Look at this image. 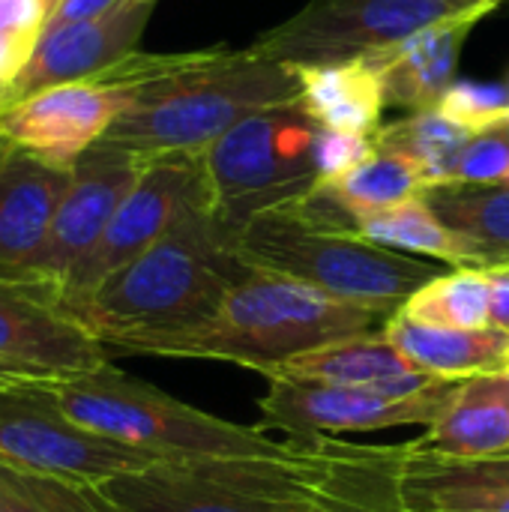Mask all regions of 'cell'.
I'll return each instance as SVG.
<instances>
[{"mask_svg": "<svg viewBox=\"0 0 509 512\" xmlns=\"http://www.w3.org/2000/svg\"><path fill=\"white\" fill-rule=\"evenodd\" d=\"M129 96L102 144L123 147L141 159L195 153L234 129L249 114L300 99L294 63L243 51L129 54L102 75Z\"/></svg>", "mask_w": 509, "mask_h": 512, "instance_id": "cell-1", "label": "cell"}, {"mask_svg": "<svg viewBox=\"0 0 509 512\" xmlns=\"http://www.w3.org/2000/svg\"><path fill=\"white\" fill-rule=\"evenodd\" d=\"M246 273L210 210V192L189 204L144 255L81 300H60L108 351L138 354L147 342L210 321Z\"/></svg>", "mask_w": 509, "mask_h": 512, "instance_id": "cell-2", "label": "cell"}, {"mask_svg": "<svg viewBox=\"0 0 509 512\" xmlns=\"http://www.w3.org/2000/svg\"><path fill=\"white\" fill-rule=\"evenodd\" d=\"M390 318V312L339 300L312 285L246 270L210 321L153 339L138 354L219 360L273 378L306 351L381 333Z\"/></svg>", "mask_w": 509, "mask_h": 512, "instance_id": "cell-3", "label": "cell"}, {"mask_svg": "<svg viewBox=\"0 0 509 512\" xmlns=\"http://www.w3.org/2000/svg\"><path fill=\"white\" fill-rule=\"evenodd\" d=\"M57 405L81 426L159 462L297 459L306 441H276L258 426H240L198 411L171 393L132 378L111 363L96 372L48 384Z\"/></svg>", "mask_w": 509, "mask_h": 512, "instance_id": "cell-4", "label": "cell"}, {"mask_svg": "<svg viewBox=\"0 0 509 512\" xmlns=\"http://www.w3.org/2000/svg\"><path fill=\"white\" fill-rule=\"evenodd\" d=\"M234 258L246 270L303 282L390 315L438 276L435 264L369 243L354 231L318 225L294 204L255 216L234 240Z\"/></svg>", "mask_w": 509, "mask_h": 512, "instance_id": "cell-5", "label": "cell"}, {"mask_svg": "<svg viewBox=\"0 0 509 512\" xmlns=\"http://www.w3.org/2000/svg\"><path fill=\"white\" fill-rule=\"evenodd\" d=\"M318 132L321 123L291 99L249 114L204 150L210 210L231 252L255 216L288 207L321 183Z\"/></svg>", "mask_w": 509, "mask_h": 512, "instance_id": "cell-6", "label": "cell"}, {"mask_svg": "<svg viewBox=\"0 0 509 512\" xmlns=\"http://www.w3.org/2000/svg\"><path fill=\"white\" fill-rule=\"evenodd\" d=\"M318 468L315 438L297 459L159 462L102 489L126 512H291Z\"/></svg>", "mask_w": 509, "mask_h": 512, "instance_id": "cell-7", "label": "cell"}, {"mask_svg": "<svg viewBox=\"0 0 509 512\" xmlns=\"http://www.w3.org/2000/svg\"><path fill=\"white\" fill-rule=\"evenodd\" d=\"M159 465L156 456L75 423L48 384L18 381L0 390V468L30 477L105 486L108 480Z\"/></svg>", "mask_w": 509, "mask_h": 512, "instance_id": "cell-8", "label": "cell"}, {"mask_svg": "<svg viewBox=\"0 0 509 512\" xmlns=\"http://www.w3.org/2000/svg\"><path fill=\"white\" fill-rule=\"evenodd\" d=\"M468 9L462 0H309L249 48L279 63L351 60Z\"/></svg>", "mask_w": 509, "mask_h": 512, "instance_id": "cell-9", "label": "cell"}, {"mask_svg": "<svg viewBox=\"0 0 509 512\" xmlns=\"http://www.w3.org/2000/svg\"><path fill=\"white\" fill-rule=\"evenodd\" d=\"M207 192L210 189L204 174V153H174L147 159L141 177L117 207L96 249L63 282L60 300H81L93 294L108 276L144 255L153 243H159L183 216V210Z\"/></svg>", "mask_w": 509, "mask_h": 512, "instance_id": "cell-10", "label": "cell"}, {"mask_svg": "<svg viewBox=\"0 0 509 512\" xmlns=\"http://www.w3.org/2000/svg\"><path fill=\"white\" fill-rule=\"evenodd\" d=\"M111 363V351L75 321L60 288L42 279H0V369L33 384H57Z\"/></svg>", "mask_w": 509, "mask_h": 512, "instance_id": "cell-11", "label": "cell"}, {"mask_svg": "<svg viewBox=\"0 0 509 512\" xmlns=\"http://www.w3.org/2000/svg\"><path fill=\"white\" fill-rule=\"evenodd\" d=\"M459 381L438 384L411 399H390L372 387H330L294 378H270L258 402V429L288 432L291 441L339 432H378L396 426H432L444 417Z\"/></svg>", "mask_w": 509, "mask_h": 512, "instance_id": "cell-12", "label": "cell"}, {"mask_svg": "<svg viewBox=\"0 0 509 512\" xmlns=\"http://www.w3.org/2000/svg\"><path fill=\"white\" fill-rule=\"evenodd\" d=\"M129 96L105 78L36 90L0 108V138L57 168H72L123 114Z\"/></svg>", "mask_w": 509, "mask_h": 512, "instance_id": "cell-13", "label": "cell"}, {"mask_svg": "<svg viewBox=\"0 0 509 512\" xmlns=\"http://www.w3.org/2000/svg\"><path fill=\"white\" fill-rule=\"evenodd\" d=\"M147 159L123 147L96 144L75 165L69 189L54 213L48 240L27 270V279H42L57 288L96 249L117 207L141 177Z\"/></svg>", "mask_w": 509, "mask_h": 512, "instance_id": "cell-14", "label": "cell"}, {"mask_svg": "<svg viewBox=\"0 0 509 512\" xmlns=\"http://www.w3.org/2000/svg\"><path fill=\"white\" fill-rule=\"evenodd\" d=\"M153 9L156 0H120L93 18L45 27L27 66L3 90L0 108L54 84L90 81L117 66L135 54Z\"/></svg>", "mask_w": 509, "mask_h": 512, "instance_id": "cell-15", "label": "cell"}, {"mask_svg": "<svg viewBox=\"0 0 509 512\" xmlns=\"http://www.w3.org/2000/svg\"><path fill=\"white\" fill-rule=\"evenodd\" d=\"M318 468L291 512H420L405 495L408 444H351L315 435Z\"/></svg>", "mask_w": 509, "mask_h": 512, "instance_id": "cell-16", "label": "cell"}, {"mask_svg": "<svg viewBox=\"0 0 509 512\" xmlns=\"http://www.w3.org/2000/svg\"><path fill=\"white\" fill-rule=\"evenodd\" d=\"M495 6L501 3H480L468 12L429 24L396 45L363 54L378 72L384 102L411 111L438 108L441 96L456 81V63L465 48V39L471 36L477 21Z\"/></svg>", "mask_w": 509, "mask_h": 512, "instance_id": "cell-17", "label": "cell"}, {"mask_svg": "<svg viewBox=\"0 0 509 512\" xmlns=\"http://www.w3.org/2000/svg\"><path fill=\"white\" fill-rule=\"evenodd\" d=\"M69 180L72 168H57L9 144L0 159V279H27Z\"/></svg>", "mask_w": 509, "mask_h": 512, "instance_id": "cell-18", "label": "cell"}, {"mask_svg": "<svg viewBox=\"0 0 509 512\" xmlns=\"http://www.w3.org/2000/svg\"><path fill=\"white\" fill-rule=\"evenodd\" d=\"M384 336L417 372L450 384L498 375L509 366V333L498 327H432L396 312L384 324Z\"/></svg>", "mask_w": 509, "mask_h": 512, "instance_id": "cell-19", "label": "cell"}, {"mask_svg": "<svg viewBox=\"0 0 509 512\" xmlns=\"http://www.w3.org/2000/svg\"><path fill=\"white\" fill-rule=\"evenodd\" d=\"M414 444L444 459L509 453V372L459 381L444 417Z\"/></svg>", "mask_w": 509, "mask_h": 512, "instance_id": "cell-20", "label": "cell"}, {"mask_svg": "<svg viewBox=\"0 0 509 512\" xmlns=\"http://www.w3.org/2000/svg\"><path fill=\"white\" fill-rule=\"evenodd\" d=\"M300 78V102L327 129L351 135H375L384 114V90L366 57L333 63H294Z\"/></svg>", "mask_w": 509, "mask_h": 512, "instance_id": "cell-21", "label": "cell"}, {"mask_svg": "<svg viewBox=\"0 0 509 512\" xmlns=\"http://www.w3.org/2000/svg\"><path fill=\"white\" fill-rule=\"evenodd\" d=\"M423 201L474 249L483 270L509 264L507 183H435L423 189Z\"/></svg>", "mask_w": 509, "mask_h": 512, "instance_id": "cell-22", "label": "cell"}, {"mask_svg": "<svg viewBox=\"0 0 509 512\" xmlns=\"http://www.w3.org/2000/svg\"><path fill=\"white\" fill-rule=\"evenodd\" d=\"M411 369L414 366L387 342L381 330V333L354 336L345 342L306 351L273 378H294V381H312V384H330V387H375Z\"/></svg>", "mask_w": 509, "mask_h": 512, "instance_id": "cell-23", "label": "cell"}, {"mask_svg": "<svg viewBox=\"0 0 509 512\" xmlns=\"http://www.w3.org/2000/svg\"><path fill=\"white\" fill-rule=\"evenodd\" d=\"M357 234L384 249L438 258V261L450 264L453 270H459V267L483 270L474 249L435 216V210L423 201V195L357 219Z\"/></svg>", "mask_w": 509, "mask_h": 512, "instance_id": "cell-24", "label": "cell"}, {"mask_svg": "<svg viewBox=\"0 0 509 512\" xmlns=\"http://www.w3.org/2000/svg\"><path fill=\"white\" fill-rule=\"evenodd\" d=\"M471 138V129L453 123L438 108L411 111L402 120H393L387 126L381 123V129L375 132L378 150L399 153L414 162L417 171L426 177V186L456 180V168Z\"/></svg>", "mask_w": 509, "mask_h": 512, "instance_id": "cell-25", "label": "cell"}, {"mask_svg": "<svg viewBox=\"0 0 509 512\" xmlns=\"http://www.w3.org/2000/svg\"><path fill=\"white\" fill-rule=\"evenodd\" d=\"M318 186L357 225V219H363V216L381 213L387 207H396L402 201H411V198L423 195L426 177L405 156L378 150L372 159H366L354 171H348V174H342L336 180L318 183Z\"/></svg>", "mask_w": 509, "mask_h": 512, "instance_id": "cell-26", "label": "cell"}, {"mask_svg": "<svg viewBox=\"0 0 509 512\" xmlns=\"http://www.w3.org/2000/svg\"><path fill=\"white\" fill-rule=\"evenodd\" d=\"M489 273L477 267H459L450 273H438L420 291H414L399 315L432 324V327H456V330H477L489 327Z\"/></svg>", "mask_w": 509, "mask_h": 512, "instance_id": "cell-27", "label": "cell"}, {"mask_svg": "<svg viewBox=\"0 0 509 512\" xmlns=\"http://www.w3.org/2000/svg\"><path fill=\"white\" fill-rule=\"evenodd\" d=\"M402 483L408 501L420 512H509V486L456 477L417 450L414 441L405 453Z\"/></svg>", "mask_w": 509, "mask_h": 512, "instance_id": "cell-28", "label": "cell"}, {"mask_svg": "<svg viewBox=\"0 0 509 512\" xmlns=\"http://www.w3.org/2000/svg\"><path fill=\"white\" fill-rule=\"evenodd\" d=\"M0 512H126L102 486L30 477L0 468Z\"/></svg>", "mask_w": 509, "mask_h": 512, "instance_id": "cell-29", "label": "cell"}, {"mask_svg": "<svg viewBox=\"0 0 509 512\" xmlns=\"http://www.w3.org/2000/svg\"><path fill=\"white\" fill-rule=\"evenodd\" d=\"M438 111L453 123L480 132L492 123L509 117L507 84H477V81H453V87L441 96Z\"/></svg>", "mask_w": 509, "mask_h": 512, "instance_id": "cell-30", "label": "cell"}, {"mask_svg": "<svg viewBox=\"0 0 509 512\" xmlns=\"http://www.w3.org/2000/svg\"><path fill=\"white\" fill-rule=\"evenodd\" d=\"M509 171V117L474 132L462 153L456 180L462 183H504Z\"/></svg>", "mask_w": 509, "mask_h": 512, "instance_id": "cell-31", "label": "cell"}, {"mask_svg": "<svg viewBox=\"0 0 509 512\" xmlns=\"http://www.w3.org/2000/svg\"><path fill=\"white\" fill-rule=\"evenodd\" d=\"M375 153H378L375 135H351V132H336V129L321 126L318 141H315L318 177H321V183L336 180V177L354 171L357 165H363L366 159H372Z\"/></svg>", "mask_w": 509, "mask_h": 512, "instance_id": "cell-32", "label": "cell"}, {"mask_svg": "<svg viewBox=\"0 0 509 512\" xmlns=\"http://www.w3.org/2000/svg\"><path fill=\"white\" fill-rule=\"evenodd\" d=\"M417 447V444H414ZM420 450V447H417ZM426 453V450H423ZM429 459H435L441 468H447L456 477L474 480V483H498V486H509V453H498V456H486V459H444L435 453H426Z\"/></svg>", "mask_w": 509, "mask_h": 512, "instance_id": "cell-33", "label": "cell"}, {"mask_svg": "<svg viewBox=\"0 0 509 512\" xmlns=\"http://www.w3.org/2000/svg\"><path fill=\"white\" fill-rule=\"evenodd\" d=\"M48 24V9L42 0H0V33L42 36Z\"/></svg>", "mask_w": 509, "mask_h": 512, "instance_id": "cell-34", "label": "cell"}, {"mask_svg": "<svg viewBox=\"0 0 509 512\" xmlns=\"http://www.w3.org/2000/svg\"><path fill=\"white\" fill-rule=\"evenodd\" d=\"M36 36H18V33H0V87L6 90L18 72L27 66L33 48H36Z\"/></svg>", "mask_w": 509, "mask_h": 512, "instance_id": "cell-35", "label": "cell"}, {"mask_svg": "<svg viewBox=\"0 0 509 512\" xmlns=\"http://www.w3.org/2000/svg\"><path fill=\"white\" fill-rule=\"evenodd\" d=\"M489 288H492V303H489V327L507 330L509 333V264L504 267H489Z\"/></svg>", "mask_w": 509, "mask_h": 512, "instance_id": "cell-36", "label": "cell"}, {"mask_svg": "<svg viewBox=\"0 0 509 512\" xmlns=\"http://www.w3.org/2000/svg\"><path fill=\"white\" fill-rule=\"evenodd\" d=\"M18 381H21V378H15V375H9V372L0 369V390H3V387H12V384H18Z\"/></svg>", "mask_w": 509, "mask_h": 512, "instance_id": "cell-37", "label": "cell"}, {"mask_svg": "<svg viewBox=\"0 0 509 512\" xmlns=\"http://www.w3.org/2000/svg\"><path fill=\"white\" fill-rule=\"evenodd\" d=\"M42 3H45V9H48V18H51V12H54V9H57L63 0H42Z\"/></svg>", "mask_w": 509, "mask_h": 512, "instance_id": "cell-38", "label": "cell"}, {"mask_svg": "<svg viewBox=\"0 0 509 512\" xmlns=\"http://www.w3.org/2000/svg\"><path fill=\"white\" fill-rule=\"evenodd\" d=\"M462 3H468V6H480V3H504V0H462Z\"/></svg>", "mask_w": 509, "mask_h": 512, "instance_id": "cell-39", "label": "cell"}, {"mask_svg": "<svg viewBox=\"0 0 509 512\" xmlns=\"http://www.w3.org/2000/svg\"><path fill=\"white\" fill-rule=\"evenodd\" d=\"M6 150H9V144H6V141H3V138H0V159H3V156H6Z\"/></svg>", "mask_w": 509, "mask_h": 512, "instance_id": "cell-40", "label": "cell"}, {"mask_svg": "<svg viewBox=\"0 0 509 512\" xmlns=\"http://www.w3.org/2000/svg\"><path fill=\"white\" fill-rule=\"evenodd\" d=\"M504 183H507V186H509V171H507V177H504Z\"/></svg>", "mask_w": 509, "mask_h": 512, "instance_id": "cell-41", "label": "cell"}, {"mask_svg": "<svg viewBox=\"0 0 509 512\" xmlns=\"http://www.w3.org/2000/svg\"><path fill=\"white\" fill-rule=\"evenodd\" d=\"M507 87H509V81H507Z\"/></svg>", "mask_w": 509, "mask_h": 512, "instance_id": "cell-42", "label": "cell"}, {"mask_svg": "<svg viewBox=\"0 0 509 512\" xmlns=\"http://www.w3.org/2000/svg\"><path fill=\"white\" fill-rule=\"evenodd\" d=\"M507 372H509V366H507Z\"/></svg>", "mask_w": 509, "mask_h": 512, "instance_id": "cell-43", "label": "cell"}]
</instances>
